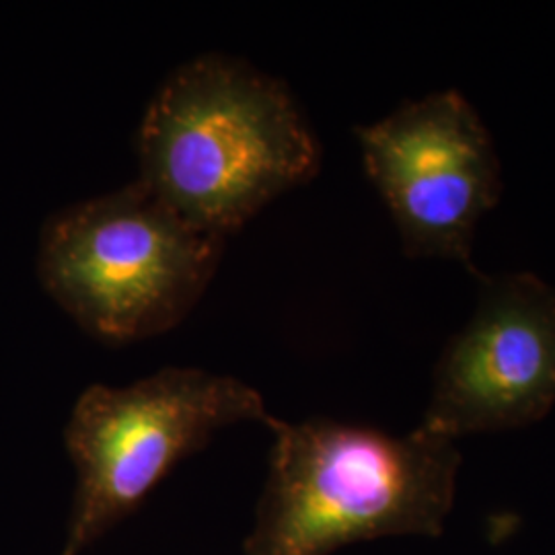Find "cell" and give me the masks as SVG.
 Returning a JSON list of instances; mask_svg holds the SVG:
<instances>
[{
    "label": "cell",
    "mask_w": 555,
    "mask_h": 555,
    "mask_svg": "<svg viewBox=\"0 0 555 555\" xmlns=\"http://www.w3.org/2000/svg\"><path fill=\"white\" fill-rule=\"evenodd\" d=\"M318 139L282 80L245 60L178 66L139 130L140 181L199 231L227 238L318 173Z\"/></svg>",
    "instance_id": "1"
},
{
    "label": "cell",
    "mask_w": 555,
    "mask_h": 555,
    "mask_svg": "<svg viewBox=\"0 0 555 555\" xmlns=\"http://www.w3.org/2000/svg\"><path fill=\"white\" fill-rule=\"evenodd\" d=\"M270 469L245 555H330L380 537H438L455 502V442L336 420H272Z\"/></svg>",
    "instance_id": "2"
},
{
    "label": "cell",
    "mask_w": 555,
    "mask_h": 555,
    "mask_svg": "<svg viewBox=\"0 0 555 555\" xmlns=\"http://www.w3.org/2000/svg\"><path fill=\"white\" fill-rule=\"evenodd\" d=\"M222 243L134 181L46 220L38 272L80 327L124 344L163 334L192 311Z\"/></svg>",
    "instance_id": "3"
},
{
    "label": "cell",
    "mask_w": 555,
    "mask_h": 555,
    "mask_svg": "<svg viewBox=\"0 0 555 555\" xmlns=\"http://www.w3.org/2000/svg\"><path fill=\"white\" fill-rule=\"evenodd\" d=\"M272 420L258 389L199 369H163L126 387L91 385L64 430L77 486L62 555L82 554L137 513L222 428Z\"/></svg>",
    "instance_id": "4"
},
{
    "label": "cell",
    "mask_w": 555,
    "mask_h": 555,
    "mask_svg": "<svg viewBox=\"0 0 555 555\" xmlns=\"http://www.w3.org/2000/svg\"><path fill=\"white\" fill-rule=\"evenodd\" d=\"M371 181L412 258L455 259L469 270L477 222L502 179L490 132L456 91L433 93L358 128Z\"/></svg>",
    "instance_id": "5"
},
{
    "label": "cell",
    "mask_w": 555,
    "mask_h": 555,
    "mask_svg": "<svg viewBox=\"0 0 555 555\" xmlns=\"http://www.w3.org/2000/svg\"><path fill=\"white\" fill-rule=\"evenodd\" d=\"M476 313L435 369L420 428L456 438L529 426L555 403V288L516 272L483 278Z\"/></svg>",
    "instance_id": "6"
}]
</instances>
